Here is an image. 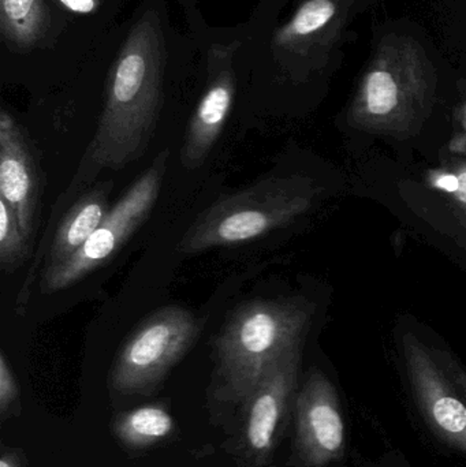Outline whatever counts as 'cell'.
<instances>
[{
    "label": "cell",
    "instance_id": "cell-1",
    "mask_svg": "<svg viewBox=\"0 0 466 467\" xmlns=\"http://www.w3.org/2000/svg\"><path fill=\"white\" fill-rule=\"evenodd\" d=\"M163 68L161 19L148 11L131 27L109 70L98 130L60 200L89 188L104 170L118 171L144 155L161 109Z\"/></svg>",
    "mask_w": 466,
    "mask_h": 467
},
{
    "label": "cell",
    "instance_id": "cell-2",
    "mask_svg": "<svg viewBox=\"0 0 466 467\" xmlns=\"http://www.w3.org/2000/svg\"><path fill=\"white\" fill-rule=\"evenodd\" d=\"M314 306L301 299H257L230 313L213 340L215 395L243 403L279 356L303 343Z\"/></svg>",
    "mask_w": 466,
    "mask_h": 467
},
{
    "label": "cell",
    "instance_id": "cell-3",
    "mask_svg": "<svg viewBox=\"0 0 466 467\" xmlns=\"http://www.w3.org/2000/svg\"><path fill=\"white\" fill-rule=\"evenodd\" d=\"M435 89L437 73L423 47L408 36H388L364 71L349 120L375 133H410L429 114Z\"/></svg>",
    "mask_w": 466,
    "mask_h": 467
},
{
    "label": "cell",
    "instance_id": "cell-4",
    "mask_svg": "<svg viewBox=\"0 0 466 467\" xmlns=\"http://www.w3.org/2000/svg\"><path fill=\"white\" fill-rule=\"evenodd\" d=\"M315 189L303 178H270L226 194L202 211L183 234L178 250L196 254L254 241L287 226L314 204Z\"/></svg>",
    "mask_w": 466,
    "mask_h": 467
},
{
    "label": "cell",
    "instance_id": "cell-5",
    "mask_svg": "<svg viewBox=\"0 0 466 467\" xmlns=\"http://www.w3.org/2000/svg\"><path fill=\"white\" fill-rule=\"evenodd\" d=\"M413 411L435 443L466 460V369L453 354L413 334L402 337Z\"/></svg>",
    "mask_w": 466,
    "mask_h": 467
},
{
    "label": "cell",
    "instance_id": "cell-6",
    "mask_svg": "<svg viewBox=\"0 0 466 467\" xmlns=\"http://www.w3.org/2000/svg\"><path fill=\"white\" fill-rule=\"evenodd\" d=\"M170 150L156 155L153 163L126 193L112 205L103 223L98 227L84 246L65 263L44 269L40 280L41 293L66 290L88 275L103 268L125 246L126 242L145 223L161 194L166 177Z\"/></svg>",
    "mask_w": 466,
    "mask_h": 467
},
{
    "label": "cell",
    "instance_id": "cell-7",
    "mask_svg": "<svg viewBox=\"0 0 466 467\" xmlns=\"http://www.w3.org/2000/svg\"><path fill=\"white\" fill-rule=\"evenodd\" d=\"M202 321L182 306H164L148 316L126 340L109 373L119 394H148L191 350Z\"/></svg>",
    "mask_w": 466,
    "mask_h": 467
},
{
    "label": "cell",
    "instance_id": "cell-8",
    "mask_svg": "<svg viewBox=\"0 0 466 467\" xmlns=\"http://www.w3.org/2000/svg\"><path fill=\"white\" fill-rule=\"evenodd\" d=\"M292 463L328 467L342 462L349 447L347 417L336 384L325 372L312 369L293 403Z\"/></svg>",
    "mask_w": 466,
    "mask_h": 467
},
{
    "label": "cell",
    "instance_id": "cell-9",
    "mask_svg": "<svg viewBox=\"0 0 466 467\" xmlns=\"http://www.w3.org/2000/svg\"><path fill=\"white\" fill-rule=\"evenodd\" d=\"M303 343L293 346L265 370L245 405V443L249 452L265 461L278 443L292 414L297 392Z\"/></svg>",
    "mask_w": 466,
    "mask_h": 467
},
{
    "label": "cell",
    "instance_id": "cell-10",
    "mask_svg": "<svg viewBox=\"0 0 466 467\" xmlns=\"http://www.w3.org/2000/svg\"><path fill=\"white\" fill-rule=\"evenodd\" d=\"M40 166L32 144L13 115L0 111V200L14 211L32 246L41 200Z\"/></svg>",
    "mask_w": 466,
    "mask_h": 467
},
{
    "label": "cell",
    "instance_id": "cell-11",
    "mask_svg": "<svg viewBox=\"0 0 466 467\" xmlns=\"http://www.w3.org/2000/svg\"><path fill=\"white\" fill-rule=\"evenodd\" d=\"M212 54V77L204 95L200 99L181 150V163L186 170H196L204 164L213 145L218 141L235 95V79L232 68V52L218 47Z\"/></svg>",
    "mask_w": 466,
    "mask_h": 467
},
{
    "label": "cell",
    "instance_id": "cell-12",
    "mask_svg": "<svg viewBox=\"0 0 466 467\" xmlns=\"http://www.w3.org/2000/svg\"><path fill=\"white\" fill-rule=\"evenodd\" d=\"M357 0H304L289 22L276 33L275 44L290 51L331 46L344 29Z\"/></svg>",
    "mask_w": 466,
    "mask_h": 467
},
{
    "label": "cell",
    "instance_id": "cell-13",
    "mask_svg": "<svg viewBox=\"0 0 466 467\" xmlns=\"http://www.w3.org/2000/svg\"><path fill=\"white\" fill-rule=\"evenodd\" d=\"M112 188L114 182L111 181L95 183L66 211L49 246L46 269L59 265L76 254L103 223L111 210L109 196Z\"/></svg>",
    "mask_w": 466,
    "mask_h": 467
},
{
    "label": "cell",
    "instance_id": "cell-14",
    "mask_svg": "<svg viewBox=\"0 0 466 467\" xmlns=\"http://www.w3.org/2000/svg\"><path fill=\"white\" fill-rule=\"evenodd\" d=\"M3 36L19 48L35 46L48 26L46 0H0Z\"/></svg>",
    "mask_w": 466,
    "mask_h": 467
},
{
    "label": "cell",
    "instance_id": "cell-15",
    "mask_svg": "<svg viewBox=\"0 0 466 467\" xmlns=\"http://www.w3.org/2000/svg\"><path fill=\"white\" fill-rule=\"evenodd\" d=\"M114 430L126 446L144 449L166 439L174 430V420L161 406H144L118 417Z\"/></svg>",
    "mask_w": 466,
    "mask_h": 467
},
{
    "label": "cell",
    "instance_id": "cell-16",
    "mask_svg": "<svg viewBox=\"0 0 466 467\" xmlns=\"http://www.w3.org/2000/svg\"><path fill=\"white\" fill-rule=\"evenodd\" d=\"M30 244L19 226L14 211L0 200V265L3 271L14 272L29 254Z\"/></svg>",
    "mask_w": 466,
    "mask_h": 467
},
{
    "label": "cell",
    "instance_id": "cell-17",
    "mask_svg": "<svg viewBox=\"0 0 466 467\" xmlns=\"http://www.w3.org/2000/svg\"><path fill=\"white\" fill-rule=\"evenodd\" d=\"M432 183L450 197L457 216L466 226V161L434 172Z\"/></svg>",
    "mask_w": 466,
    "mask_h": 467
},
{
    "label": "cell",
    "instance_id": "cell-18",
    "mask_svg": "<svg viewBox=\"0 0 466 467\" xmlns=\"http://www.w3.org/2000/svg\"><path fill=\"white\" fill-rule=\"evenodd\" d=\"M18 398V386L5 351L0 353V413L5 416Z\"/></svg>",
    "mask_w": 466,
    "mask_h": 467
},
{
    "label": "cell",
    "instance_id": "cell-19",
    "mask_svg": "<svg viewBox=\"0 0 466 467\" xmlns=\"http://www.w3.org/2000/svg\"><path fill=\"white\" fill-rule=\"evenodd\" d=\"M355 463L357 467H412L399 450H390L377 458L357 457Z\"/></svg>",
    "mask_w": 466,
    "mask_h": 467
},
{
    "label": "cell",
    "instance_id": "cell-20",
    "mask_svg": "<svg viewBox=\"0 0 466 467\" xmlns=\"http://www.w3.org/2000/svg\"><path fill=\"white\" fill-rule=\"evenodd\" d=\"M59 2L74 13H92L98 7V0H59Z\"/></svg>",
    "mask_w": 466,
    "mask_h": 467
},
{
    "label": "cell",
    "instance_id": "cell-21",
    "mask_svg": "<svg viewBox=\"0 0 466 467\" xmlns=\"http://www.w3.org/2000/svg\"><path fill=\"white\" fill-rule=\"evenodd\" d=\"M0 467H16V461H14L13 457H8V455H3L2 462H0Z\"/></svg>",
    "mask_w": 466,
    "mask_h": 467
},
{
    "label": "cell",
    "instance_id": "cell-22",
    "mask_svg": "<svg viewBox=\"0 0 466 467\" xmlns=\"http://www.w3.org/2000/svg\"><path fill=\"white\" fill-rule=\"evenodd\" d=\"M462 117H464V123L466 125V104H465V107H464V112H462Z\"/></svg>",
    "mask_w": 466,
    "mask_h": 467
}]
</instances>
